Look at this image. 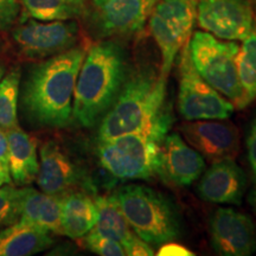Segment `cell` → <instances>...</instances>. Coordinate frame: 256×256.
<instances>
[{"instance_id": "cell-1", "label": "cell", "mask_w": 256, "mask_h": 256, "mask_svg": "<svg viewBox=\"0 0 256 256\" xmlns=\"http://www.w3.org/2000/svg\"><path fill=\"white\" fill-rule=\"evenodd\" d=\"M86 52V48L74 46L30 69L22 104L32 122L51 128H63L70 124L76 80Z\"/></svg>"}, {"instance_id": "cell-2", "label": "cell", "mask_w": 256, "mask_h": 256, "mask_svg": "<svg viewBox=\"0 0 256 256\" xmlns=\"http://www.w3.org/2000/svg\"><path fill=\"white\" fill-rule=\"evenodd\" d=\"M128 74L127 54L116 42L89 48L76 80L72 119L83 127H94L116 100Z\"/></svg>"}, {"instance_id": "cell-3", "label": "cell", "mask_w": 256, "mask_h": 256, "mask_svg": "<svg viewBox=\"0 0 256 256\" xmlns=\"http://www.w3.org/2000/svg\"><path fill=\"white\" fill-rule=\"evenodd\" d=\"M166 83L159 72L142 69L128 74L116 100L101 119L98 142L147 130L170 113Z\"/></svg>"}, {"instance_id": "cell-4", "label": "cell", "mask_w": 256, "mask_h": 256, "mask_svg": "<svg viewBox=\"0 0 256 256\" xmlns=\"http://www.w3.org/2000/svg\"><path fill=\"white\" fill-rule=\"evenodd\" d=\"M171 124L168 113L147 130L98 142L102 168L120 180H150L159 176L162 142Z\"/></svg>"}, {"instance_id": "cell-5", "label": "cell", "mask_w": 256, "mask_h": 256, "mask_svg": "<svg viewBox=\"0 0 256 256\" xmlns=\"http://www.w3.org/2000/svg\"><path fill=\"white\" fill-rule=\"evenodd\" d=\"M113 197L133 232L152 247H160L179 236L177 211L160 192L130 184L120 188Z\"/></svg>"}, {"instance_id": "cell-6", "label": "cell", "mask_w": 256, "mask_h": 256, "mask_svg": "<svg viewBox=\"0 0 256 256\" xmlns=\"http://www.w3.org/2000/svg\"><path fill=\"white\" fill-rule=\"evenodd\" d=\"M194 69L214 89L242 110L243 90L238 70L240 46L232 40H220L209 32H194L188 43Z\"/></svg>"}, {"instance_id": "cell-7", "label": "cell", "mask_w": 256, "mask_h": 256, "mask_svg": "<svg viewBox=\"0 0 256 256\" xmlns=\"http://www.w3.org/2000/svg\"><path fill=\"white\" fill-rule=\"evenodd\" d=\"M197 19V0H160L153 8L148 26L159 48V76L168 81L178 54L190 40Z\"/></svg>"}, {"instance_id": "cell-8", "label": "cell", "mask_w": 256, "mask_h": 256, "mask_svg": "<svg viewBox=\"0 0 256 256\" xmlns=\"http://www.w3.org/2000/svg\"><path fill=\"white\" fill-rule=\"evenodd\" d=\"M178 68V110L186 121L228 119L234 104L214 89L194 69L188 44L180 51Z\"/></svg>"}, {"instance_id": "cell-9", "label": "cell", "mask_w": 256, "mask_h": 256, "mask_svg": "<svg viewBox=\"0 0 256 256\" xmlns=\"http://www.w3.org/2000/svg\"><path fill=\"white\" fill-rule=\"evenodd\" d=\"M80 28L75 20L40 22L25 19L12 31L19 55L25 60H42L76 46Z\"/></svg>"}, {"instance_id": "cell-10", "label": "cell", "mask_w": 256, "mask_h": 256, "mask_svg": "<svg viewBox=\"0 0 256 256\" xmlns=\"http://www.w3.org/2000/svg\"><path fill=\"white\" fill-rule=\"evenodd\" d=\"M197 23L223 40H243L254 28L250 0H197Z\"/></svg>"}, {"instance_id": "cell-11", "label": "cell", "mask_w": 256, "mask_h": 256, "mask_svg": "<svg viewBox=\"0 0 256 256\" xmlns=\"http://www.w3.org/2000/svg\"><path fill=\"white\" fill-rule=\"evenodd\" d=\"M158 0H92V25L100 37L130 36L140 32Z\"/></svg>"}, {"instance_id": "cell-12", "label": "cell", "mask_w": 256, "mask_h": 256, "mask_svg": "<svg viewBox=\"0 0 256 256\" xmlns=\"http://www.w3.org/2000/svg\"><path fill=\"white\" fill-rule=\"evenodd\" d=\"M211 246L223 256H249L256 252V224L230 208H220L209 222Z\"/></svg>"}, {"instance_id": "cell-13", "label": "cell", "mask_w": 256, "mask_h": 256, "mask_svg": "<svg viewBox=\"0 0 256 256\" xmlns=\"http://www.w3.org/2000/svg\"><path fill=\"white\" fill-rule=\"evenodd\" d=\"M179 130L188 145L209 162L235 159L238 156V130L226 119L188 121Z\"/></svg>"}, {"instance_id": "cell-14", "label": "cell", "mask_w": 256, "mask_h": 256, "mask_svg": "<svg viewBox=\"0 0 256 256\" xmlns=\"http://www.w3.org/2000/svg\"><path fill=\"white\" fill-rule=\"evenodd\" d=\"M247 188L244 172L234 159L214 162L204 172L197 191L200 197L208 203L241 204Z\"/></svg>"}, {"instance_id": "cell-15", "label": "cell", "mask_w": 256, "mask_h": 256, "mask_svg": "<svg viewBox=\"0 0 256 256\" xmlns=\"http://www.w3.org/2000/svg\"><path fill=\"white\" fill-rule=\"evenodd\" d=\"M206 170V160L178 134H168L162 146L159 176L177 186H188Z\"/></svg>"}, {"instance_id": "cell-16", "label": "cell", "mask_w": 256, "mask_h": 256, "mask_svg": "<svg viewBox=\"0 0 256 256\" xmlns=\"http://www.w3.org/2000/svg\"><path fill=\"white\" fill-rule=\"evenodd\" d=\"M78 171L55 142H46L40 151V170L36 182L43 192L62 196L72 191L78 182Z\"/></svg>"}, {"instance_id": "cell-17", "label": "cell", "mask_w": 256, "mask_h": 256, "mask_svg": "<svg viewBox=\"0 0 256 256\" xmlns=\"http://www.w3.org/2000/svg\"><path fill=\"white\" fill-rule=\"evenodd\" d=\"M8 148V171L14 185L28 186L36 182L40 160L37 140L17 126L6 130Z\"/></svg>"}, {"instance_id": "cell-18", "label": "cell", "mask_w": 256, "mask_h": 256, "mask_svg": "<svg viewBox=\"0 0 256 256\" xmlns=\"http://www.w3.org/2000/svg\"><path fill=\"white\" fill-rule=\"evenodd\" d=\"M98 208L94 198L81 191H69L60 196V234L78 240L94 229Z\"/></svg>"}, {"instance_id": "cell-19", "label": "cell", "mask_w": 256, "mask_h": 256, "mask_svg": "<svg viewBox=\"0 0 256 256\" xmlns=\"http://www.w3.org/2000/svg\"><path fill=\"white\" fill-rule=\"evenodd\" d=\"M26 222L49 232L60 234V196L22 186L20 217Z\"/></svg>"}, {"instance_id": "cell-20", "label": "cell", "mask_w": 256, "mask_h": 256, "mask_svg": "<svg viewBox=\"0 0 256 256\" xmlns=\"http://www.w3.org/2000/svg\"><path fill=\"white\" fill-rule=\"evenodd\" d=\"M52 244L49 232L22 220L0 230V256H30Z\"/></svg>"}, {"instance_id": "cell-21", "label": "cell", "mask_w": 256, "mask_h": 256, "mask_svg": "<svg viewBox=\"0 0 256 256\" xmlns=\"http://www.w3.org/2000/svg\"><path fill=\"white\" fill-rule=\"evenodd\" d=\"M94 200L98 208V222L94 229L102 235L119 242L126 250L138 236L133 234V230L124 217L113 194L95 196Z\"/></svg>"}, {"instance_id": "cell-22", "label": "cell", "mask_w": 256, "mask_h": 256, "mask_svg": "<svg viewBox=\"0 0 256 256\" xmlns=\"http://www.w3.org/2000/svg\"><path fill=\"white\" fill-rule=\"evenodd\" d=\"M23 14L20 22L28 18L40 22L75 20L87 14L84 0H20Z\"/></svg>"}, {"instance_id": "cell-23", "label": "cell", "mask_w": 256, "mask_h": 256, "mask_svg": "<svg viewBox=\"0 0 256 256\" xmlns=\"http://www.w3.org/2000/svg\"><path fill=\"white\" fill-rule=\"evenodd\" d=\"M242 42L236 62L243 90L242 110H244L256 100V24Z\"/></svg>"}, {"instance_id": "cell-24", "label": "cell", "mask_w": 256, "mask_h": 256, "mask_svg": "<svg viewBox=\"0 0 256 256\" xmlns=\"http://www.w3.org/2000/svg\"><path fill=\"white\" fill-rule=\"evenodd\" d=\"M20 69L12 68L0 80V127L14 130L18 124V98Z\"/></svg>"}, {"instance_id": "cell-25", "label": "cell", "mask_w": 256, "mask_h": 256, "mask_svg": "<svg viewBox=\"0 0 256 256\" xmlns=\"http://www.w3.org/2000/svg\"><path fill=\"white\" fill-rule=\"evenodd\" d=\"M22 188H17L12 184L0 188V230L18 222L20 217Z\"/></svg>"}, {"instance_id": "cell-26", "label": "cell", "mask_w": 256, "mask_h": 256, "mask_svg": "<svg viewBox=\"0 0 256 256\" xmlns=\"http://www.w3.org/2000/svg\"><path fill=\"white\" fill-rule=\"evenodd\" d=\"M80 243L84 249L101 256H124L126 255L124 249L115 240L102 235L95 229H92L87 235L78 238Z\"/></svg>"}, {"instance_id": "cell-27", "label": "cell", "mask_w": 256, "mask_h": 256, "mask_svg": "<svg viewBox=\"0 0 256 256\" xmlns=\"http://www.w3.org/2000/svg\"><path fill=\"white\" fill-rule=\"evenodd\" d=\"M20 5L18 0H0V32L8 31L18 20Z\"/></svg>"}, {"instance_id": "cell-28", "label": "cell", "mask_w": 256, "mask_h": 256, "mask_svg": "<svg viewBox=\"0 0 256 256\" xmlns=\"http://www.w3.org/2000/svg\"><path fill=\"white\" fill-rule=\"evenodd\" d=\"M247 151H248V162L250 165L252 177H254L256 184V119L252 124L250 132L247 138Z\"/></svg>"}, {"instance_id": "cell-29", "label": "cell", "mask_w": 256, "mask_h": 256, "mask_svg": "<svg viewBox=\"0 0 256 256\" xmlns=\"http://www.w3.org/2000/svg\"><path fill=\"white\" fill-rule=\"evenodd\" d=\"M156 255L160 256H190L194 255V252L188 250V248H185L184 246L179 244L176 242H166L164 244L160 246Z\"/></svg>"}, {"instance_id": "cell-30", "label": "cell", "mask_w": 256, "mask_h": 256, "mask_svg": "<svg viewBox=\"0 0 256 256\" xmlns=\"http://www.w3.org/2000/svg\"><path fill=\"white\" fill-rule=\"evenodd\" d=\"M0 162L8 168V148L6 132L0 127Z\"/></svg>"}, {"instance_id": "cell-31", "label": "cell", "mask_w": 256, "mask_h": 256, "mask_svg": "<svg viewBox=\"0 0 256 256\" xmlns=\"http://www.w3.org/2000/svg\"><path fill=\"white\" fill-rule=\"evenodd\" d=\"M5 184H12V178L10 176L8 168L0 162V188Z\"/></svg>"}, {"instance_id": "cell-32", "label": "cell", "mask_w": 256, "mask_h": 256, "mask_svg": "<svg viewBox=\"0 0 256 256\" xmlns=\"http://www.w3.org/2000/svg\"><path fill=\"white\" fill-rule=\"evenodd\" d=\"M6 72V66H5V63L2 62V60H0V80L2 78V76L5 75Z\"/></svg>"}, {"instance_id": "cell-33", "label": "cell", "mask_w": 256, "mask_h": 256, "mask_svg": "<svg viewBox=\"0 0 256 256\" xmlns=\"http://www.w3.org/2000/svg\"><path fill=\"white\" fill-rule=\"evenodd\" d=\"M252 203H254V206H256V188H255L254 194H252Z\"/></svg>"}, {"instance_id": "cell-34", "label": "cell", "mask_w": 256, "mask_h": 256, "mask_svg": "<svg viewBox=\"0 0 256 256\" xmlns=\"http://www.w3.org/2000/svg\"><path fill=\"white\" fill-rule=\"evenodd\" d=\"M254 5H255V14H256V0H254Z\"/></svg>"}]
</instances>
